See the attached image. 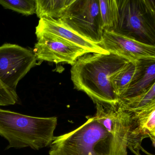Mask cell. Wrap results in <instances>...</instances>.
I'll use <instances>...</instances> for the list:
<instances>
[{"label":"cell","mask_w":155,"mask_h":155,"mask_svg":"<svg viewBox=\"0 0 155 155\" xmlns=\"http://www.w3.org/2000/svg\"><path fill=\"white\" fill-rule=\"evenodd\" d=\"M129 62L113 54L87 53L72 66L71 78L75 88L85 93L95 104L116 106L118 100L112 79Z\"/></svg>","instance_id":"obj_1"},{"label":"cell","mask_w":155,"mask_h":155,"mask_svg":"<svg viewBox=\"0 0 155 155\" xmlns=\"http://www.w3.org/2000/svg\"><path fill=\"white\" fill-rule=\"evenodd\" d=\"M57 124L56 117H37L0 108V136L10 148L38 150L51 144Z\"/></svg>","instance_id":"obj_2"},{"label":"cell","mask_w":155,"mask_h":155,"mask_svg":"<svg viewBox=\"0 0 155 155\" xmlns=\"http://www.w3.org/2000/svg\"><path fill=\"white\" fill-rule=\"evenodd\" d=\"M50 147L49 155H119L114 137L94 116L75 130L54 136Z\"/></svg>","instance_id":"obj_3"},{"label":"cell","mask_w":155,"mask_h":155,"mask_svg":"<svg viewBox=\"0 0 155 155\" xmlns=\"http://www.w3.org/2000/svg\"><path fill=\"white\" fill-rule=\"evenodd\" d=\"M116 1L118 15L113 32L155 45V1Z\"/></svg>","instance_id":"obj_4"},{"label":"cell","mask_w":155,"mask_h":155,"mask_svg":"<svg viewBox=\"0 0 155 155\" xmlns=\"http://www.w3.org/2000/svg\"><path fill=\"white\" fill-rule=\"evenodd\" d=\"M59 20L90 42L99 46L102 43L104 30L99 0H74Z\"/></svg>","instance_id":"obj_5"},{"label":"cell","mask_w":155,"mask_h":155,"mask_svg":"<svg viewBox=\"0 0 155 155\" xmlns=\"http://www.w3.org/2000/svg\"><path fill=\"white\" fill-rule=\"evenodd\" d=\"M33 51L18 45L5 43L0 46V80L16 92L19 82L37 65Z\"/></svg>","instance_id":"obj_6"},{"label":"cell","mask_w":155,"mask_h":155,"mask_svg":"<svg viewBox=\"0 0 155 155\" xmlns=\"http://www.w3.org/2000/svg\"><path fill=\"white\" fill-rule=\"evenodd\" d=\"M37 42L33 52L37 60L66 63L72 66L78 59L88 53L82 47L57 35L35 32Z\"/></svg>","instance_id":"obj_7"},{"label":"cell","mask_w":155,"mask_h":155,"mask_svg":"<svg viewBox=\"0 0 155 155\" xmlns=\"http://www.w3.org/2000/svg\"><path fill=\"white\" fill-rule=\"evenodd\" d=\"M94 117L114 137L118 155H127L128 143L132 132V113L119 109L117 106L96 103Z\"/></svg>","instance_id":"obj_8"},{"label":"cell","mask_w":155,"mask_h":155,"mask_svg":"<svg viewBox=\"0 0 155 155\" xmlns=\"http://www.w3.org/2000/svg\"><path fill=\"white\" fill-rule=\"evenodd\" d=\"M100 46L131 62L155 60V45L143 43L113 31H104Z\"/></svg>","instance_id":"obj_9"},{"label":"cell","mask_w":155,"mask_h":155,"mask_svg":"<svg viewBox=\"0 0 155 155\" xmlns=\"http://www.w3.org/2000/svg\"><path fill=\"white\" fill-rule=\"evenodd\" d=\"M35 32L49 33L57 35L86 50L88 53L108 54L107 51L89 40L82 37L67 27L59 19L41 18L36 27Z\"/></svg>","instance_id":"obj_10"},{"label":"cell","mask_w":155,"mask_h":155,"mask_svg":"<svg viewBox=\"0 0 155 155\" xmlns=\"http://www.w3.org/2000/svg\"><path fill=\"white\" fill-rule=\"evenodd\" d=\"M155 83V60L138 62V69L133 82L120 100L140 95L146 92Z\"/></svg>","instance_id":"obj_11"},{"label":"cell","mask_w":155,"mask_h":155,"mask_svg":"<svg viewBox=\"0 0 155 155\" xmlns=\"http://www.w3.org/2000/svg\"><path fill=\"white\" fill-rule=\"evenodd\" d=\"M131 113L132 133L144 138L148 137L155 129V100Z\"/></svg>","instance_id":"obj_12"},{"label":"cell","mask_w":155,"mask_h":155,"mask_svg":"<svg viewBox=\"0 0 155 155\" xmlns=\"http://www.w3.org/2000/svg\"><path fill=\"white\" fill-rule=\"evenodd\" d=\"M74 0H36V14L40 19H59Z\"/></svg>","instance_id":"obj_13"},{"label":"cell","mask_w":155,"mask_h":155,"mask_svg":"<svg viewBox=\"0 0 155 155\" xmlns=\"http://www.w3.org/2000/svg\"><path fill=\"white\" fill-rule=\"evenodd\" d=\"M138 62H129L112 79L113 86L118 101L133 82L138 69Z\"/></svg>","instance_id":"obj_14"},{"label":"cell","mask_w":155,"mask_h":155,"mask_svg":"<svg viewBox=\"0 0 155 155\" xmlns=\"http://www.w3.org/2000/svg\"><path fill=\"white\" fill-rule=\"evenodd\" d=\"M155 100V83L143 93L120 100L117 107L123 111L133 113Z\"/></svg>","instance_id":"obj_15"},{"label":"cell","mask_w":155,"mask_h":155,"mask_svg":"<svg viewBox=\"0 0 155 155\" xmlns=\"http://www.w3.org/2000/svg\"><path fill=\"white\" fill-rule=\"evenodd\" d=\"M100 14L104 31H114L117 20L116 0H99Z\"/></svg>","instance_id":"obj_16"},{"label":"cell","mask_w":155,"mask_h":155,"mask_svg":"<svg viewBox=\"0 0 155 155\" xmlns=\"http://www.w3.org/2000/svg\"><path fill=\"white\" fill-rule=\"evenodd\" d=\"M0 5L5 9L23 15H32L36 13V0H0Z\"/></svg>","instance_id":"obj_17"},{"label":"cell","mask_w":155,"mask_h":155,"mask_svg":"<svg viewBox=\"0 0 155 155\" xmlns=\"http://www.w3.org/2000/svg\"><path fill=\"white\" fill-rule=\"evenodd\" d=\"M19 102L17 93L8 88L0 80V106L13 105Z\"/></svg>","instance_id":"obj_18"},{"label":"cell","mask_w":155,"mask_h":155,"mask_svg":"<svg viewBox=\"0 0 155 155\" xmlns=\"http://www.w3.org/2000/svg\"><path fill=\"white\" fill-rule=\"evenodd\" d=\"M128 143V148L135 155H142L140 153L143 138L137 136H132Z\"/></svg>","instance_id":"obj_19"},{"label":"cell","mask_w":155,"mask_h":155,"mask_svg":"<svg viewBox=\"0 0 155 155\" xmlns=\"http://www.w3.org/2000/svg\"><path fill=\"white\" fill-rule=\"evenodd\" d=\"M148 137H149V138H150V139H151V141H152V143H153L154 147L155 148V136H153L152 135L149 134L148 135ZM140 150H142V151H143V152L146 153L148 155H154L153 154H150V153H148V152H147V151H146V150H145L143 148V147H141V148H140Z\"/></svg>","instance_id":"obj_20"},{"label":"cell","mask_w":155,"mask_h":155,"mask_svg":"<svg viewBox=\"0 0 155 155\" xmlns=\"http://www.w3.org/2000/svg\"><path fill=\"white\" fill-rule=\"evenodd\" d=\"M150 134L152 135L153 136H155V129L153 131V132H152V133H151Z\"/></svg>","instance_id":"obj_21"}]
</instances>
